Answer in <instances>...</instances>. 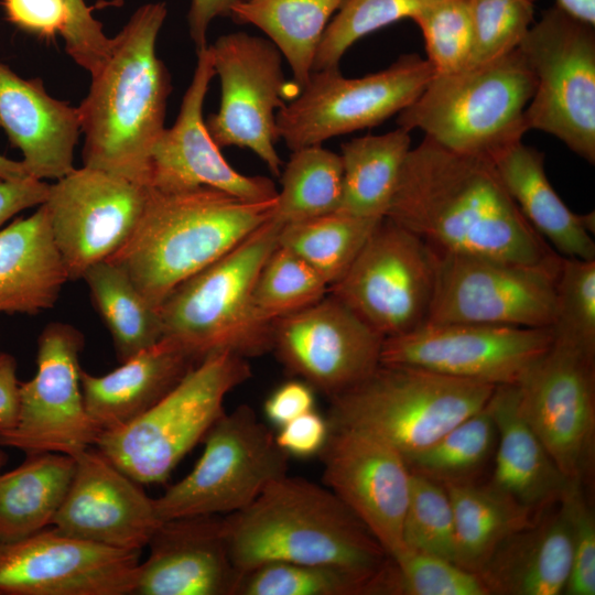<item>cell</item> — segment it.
Returning a JSON list of instances; mask_svg holds the SVG:
<instances>
[{
    "mask_svg": "<svg viewBox=\"0 0 595 595\" xmlns=\"http://www.w3.org/2000/svg\"><path fill=\"white\" fill-rule=\"evenodd\" d=\"M385 217L437 252L523 264L562 258L524 219L489 158L426 137L409 151Z\"/></svg>",
    "mask_w": 595,
    "mask_h": 595,
    "instance_id": "6da1fadb",
    "label": "cell"
},
{
    "mask_svg": "<svg viewBox=\"0 0 595 595\" xmlns=\"http://www.w3.org/2000/svg\"><path fill=\"white\" fill-rule=\"evenodd\" d=\"M166 14L164 2L143 4L111 39L109 55L77 107L83 166L149 186L151 152L165 129L172 91L171 75L156 55Z\"/></svg>",
    "mask_w": 595,
    "mask_h": 595,
    "instance_id": "7a4b0ae2",
    "label": "cell"
},
{
    "mask_svg": "<svg viewBox=\"0 0 595 595\" xmlns=\"http://www.w3.org/2000/svg\"><path fill=\"white\" fill-rule=\"evenodd\" d=\"M230 559L242 574L271 562L328 564L374 574L388 554L327 487L288 474L224 516Z\"/></svg>",
    "mask_w": 595,
    "mask_h": 595,
    "instance_id": "3957f363",
    "label": "cell"
},
{
    "mask_svg": "<svg viewBox=\"0 0 595 595\" xmlns=\"http://www.w3.org/2000/svg\"><path fill=\"white\" fill-rule=\"evenodd\" d=\"M274 199L248 202L208 186L174 192L149 186L133 234L107 260L160 310L180 284L268 221Z\"/></svg>",
    "mask_w": 595,
    "mask_h": 595,
    "instance_id": "277c9868",
    "label": "cell"
},
{
    "mask_svg": "<svg viewBox=\"0 0 595 595\" xmlns=\"http://www.w3.org/2000/svg\"><path fill=\"white\" fill-rule=\"evenodd\" d=\"M269 219L229 252L180 284L160 307L163 337L202 360L215 351L246 359L272 351L273 322L258 312V274L279 245Z\"/></svg>",
    "mask_w": 595,
    "mask_h": 595,
    "instance_id": "5b68a950",
    "label": "cell"
},
{
    "mask_svg": "<svg viewBox=\"0 0 595 595\" xmlns=\"http://www.w3.org/2000/svg\"><path fill=\"white\" fill-rule=\"evenodd\" d=\"M536 78L519 48L490 62L434 75L397 125L457 153L490 158L528 131Z\"/></svg>",
    "mask_w": 595,
    "mask_h": 595,
    "instance_id": "8992f818",
    "label": "cell"
},
{
    "mask_svg": "<svg viewBox=\"0 0 595 595\" xmlns=\"http://www.w3.org/2000/svg\"><path fill=\"white\" fill-rule=\"evenodd\" d=\"M495 388L424 368L380 364L363 381L331 397L326 418L331 425L379 436L405 458L480 410Z\"/></svg>",
    "mask_w": 595,
    "mask_h": 595,
    "instance_id": "52a82bcc",
    "label": "cell"
},
{
    "mask_svg": "<svg viewBox=\"0 0 595 595\" xmlns=\"http://www.w3.org/2000/svg\"><path fill=\"white\" fill-rule=\"evenodd\" d=\"M250 377L246 358L208 354L142 415L101 432L95 447L139 484L164 483L224 414L226 396Z\"/></svg>",
    "mask_w": 595,
    "mask_h": 595,
    "instance_id": "ba28073f",
    "label": "cell"
},
{
    "mask_svg": "<svg viewBox=\"0 0 595 595\" xmlns=\"http://www.w3.org/2000/svg\"><path fill=\"white\" fill-rule=\"evenodd\" d=\"M518 48L536 78L524 111L528 130L561 140L595 163V30L556 6L532 24Z\"/></svg>",
    "mask_w": 595,
    "mask_h": 595,
    "instance_id": "9c48e42d",
    "label": "cell"
},
{
    "mask_svg": "<svg viewBox=\"0 0 595 595\" xmlns=\"http://www.w3.org/2000/svg\"><path fill=\"white\" fill-rule=\"evenodd\" d=\"M203 441L191 473L154 499L162 521L239 511L288 474L290 457L248 404L224 412Z\"/></svg>",
    "mask_w": 595,
    "mask_h": 595,
    "instance_id": "30bf717a",
    "label": "cell"
},
{
    "mask_svg": "<svg viewBox=\"0 0 595 595\" xmlns=\"http://www.w3.org/2000/svg\"><path fill=\"white\" fill-rule=\"evenodd\" d=\"M434 75L418 54L356 78L338 67L313 71L296 98L278 110L279 138L294 151L378 126L410 106Z\"/></svg>",
    "mask_w": 595,
    "mask_h": 595,
    "instance_id": "8fae6325",
    "label": "cell"
},
{
    "mask_svg": "<svg viewBox=\"0 0 595 595\" xmlns=\"http://www.w3.org/2000/svg\"><path fill=\"white\" fill-rule=\"evenodd\" d=\"M434 278V251L383 217L328 293L388 338L426 323Z\"/></svg>",
    "mask_w": 595,
    "mask_h": 595,
    "instance_id": "7c38bea8",
    "label": "cell"
},
{
    "mask_svg": "<svg viewBox=\"0 0 595 595\" xmlns=\"http://www.w3.org/2000/svg\"><path fill=\"white\" fill-rule=\"evenodd\" d=\"M434 253V290L426 323L551 326L562 258L553 264H523Z\"/></svg>",
    "mask_w": 595,
    "mask_h": 595,
    "instance_id": "4fadbf2b",
    "label": "cell"
},
{
    "mask_svg": "<svg viewBox=\"0 0 595 595\" xmlns=\"http://www.w3.org/2000/svg\"><path fill=\"white\" fill-rule=\"evenodd\" d=\"M83 333L64 322H51L37 338L36 372L20 382L13 426L0 432V446L26 454L77 455L95 446L101 431L88 414L80 385Z\"/></svg>",
    "mask_w": 595,
    "mask_h": 595,
    "instance_id": "5bb4252c",
    "label": "cell"
},
{
    "mask_svg": "<svg viewBox=\"0 0 595 595\" xmlns=\"http://www.w3.org/2000/svg\"><path fill=\"white\" fill-rule=\"evenodd\" d=\"M515 387L522 418L565 477L585 486L595 461V357L552 343Z\"/></svg>",
    "mask_w": 595,
    "mask_h": 595,
    "instance_id": "9a60e30c",
    "label": "cell"
},
{
    "mask_svg": "<svg viewBox=\"0 0 595 595\" xmlns=\"http://www.w3.org/2000/svg\"><path fill=\"white\" fill-rule=\"evenodd\" d=\"M221 97L218 111L205 121L219 147L252 151L279 176L283 162L277 152L280 139L278 109L284 106L285 78L282 54L269 40L234 32L209 45Z\"/></svg>",
    "mask_w": 595,
    "mask_h": 595,
    "instance_id": "2e32d148",
    "label": "cell"
},
{
    "mask_svg": "<svg viewBox=\"0 0 595 595\" xmlns=\"http://www.w3.org/2000/svg\"><path fill=\"white\" fill-rule=\"evenodd\" d=\"M551 344L549 328L425 323L385 338L380 364L413 366L497 387L516 385Z\"/></svg>",
    "mask_w": 595,
    "mask_h": 595,
    "instance_id": "e0dca14e",
    "label": "cell"
},
{
    "mask_svg": "<svg viewBox=\"0 0 595 595\" xmlns=\"http://www.w3.org/2000/svg\"><path fill=\"white\" fill-rule=\"evenodd\" d=\"M149 186L82 166L50 184L43 203L69 281L109 259L133 234Z\"/></svg>",
    "mask_w": 595,
    "mask_h": 595,
    "instance_id": "ac0fdd59",
    "label": "cell"
},
{
    "mask_svg": "<svg viewBox=\"0 0 595 595\" xmlns=\"http://www.w3.org/2000/svg\"><path fill=\"white\" fill-rule=\"evenodd\" d=\"M139 560L46 528L0 542V595H133Z\"/></svg>",
    "mask_w": 595,
    "mask_h": 595,
    "instance_id": "d6986e66",
    "label": "cell"
},
{
    "mask_svg": "<svg viewBox=\"0 0 595 595\" xmlns=\"http://www.w3.org/2000/svg\"><path fill=\"white\" fill-rule=\"evenodd\" d=\"M383 337L327 293L273 322L272 351L285 369L328 398L380 365Z\"/></svg>",
    "mask_w": 595,
    "mask_h": 595,
    "instance_id": "ffe728a7",
    "label": "cell"
},
{
    "mask_svg": "<svg viewBox=\"0 0 595 595\" xmlns=\"http://www.w3.org/2000/svg\"><path fill=\"white\" fill-rule=\"evenodd\" d=\"M318 457L325 486L366 526L386 553L391 556L403 549L402 524L411 479L403 455L369 432L331 425Z\"/></svg>",
    "mask_w": 595,
    "mask_h": 595,
    "instance_id": "44dd1931",
    "label": "cell"
},
{
    "mask_svg": "<svg viewBox=\"0 0 595 595\" xmlns=\"http://www.w3.org/2000/svg\"><path fill=\"white\" fill-rule=\"evenodd\" d=\"M197 52V63L174 125L165 128L151 152L149 186L174 192L208 186L248 202L277 197L269 177L246 175L223 156L203 118V106L215 75L209 45Z\"/></svg>",
    "mask_w": 595,
    "mask_h": 595,
    "instance_id": "7402d4cb",
    "label": "cell"
},
{
    "mask_svg": "<svg viewBox=\"0 0 595 595\" xmlns=\"http://www.w3.org/2000/svg\"><path fill=\"white\" fill-rule=\"evenodd\" d=\"M74 457L73 479L51 527L97 544L141 551L162 522L154 499L95 446Z\"/></svg>",
    "mask_w": 595,
    "mask_h": 595,
    "instance_id": "603a6c76",
    "label": "cell"
},
{
    "mask_svg": "<svg viewBox=\"0 0 595 595\" xmlns=\"http://www.w3.org/2000/svg\"><path fill=\"white\" fill-rule=\"evenodd\" d=\"M148 547L133 595H236L241 573L228 552L224 516L163 520Z\"/></svg>",
    "mask_w": 595,
    "mask_h": 595,
    "instance_id": "cb8c5ba5",
    "label": "cell"
},
{
    "mask_svg": "<svg viewBox=\"0 0 595 595\" xmlns=\"http://www.w3.org/2000/svg\"><path fill=\"white\" fill-rule=\"evenodd\" d=\"M0 128L22 154L28 174L58 180L72 172L80 123L77 108L50 96L40 78L0 63Z\"/></svg>",
    "mask_w": 595,
    "mask_h": 595,
    "instance_id": "d4e9b609",
    "label": "cell"
},
{
    "mask_svg": "<svg viewBox=\"0 0 595 595\" xmlns=\"http://www.w3.org/2000/svg\"><path fill=\"white\" fill-rule=\"evenodd\" d=\"M199 361L178 343L162 337L106 375L82 369L86 410L101 432L121 428L156 404Z\"/></svg>",
    "mask_w": 595,
    "mask_h": 595,
    "instance_id": "484cf974",
    "label": "cell"
},
{
    "mask_svg": "<svg viewBox=\"0 0 595 595\" xmlns=\"http://www.w3.org/2000/svg\"><path fill=\"white\" fill-rule=\"evenodd\" d=\"M549 508L501 541L478 570L489 595L563 594L572 561L570 526L559 501Z\"/></svg>",
    "mask_w": 595,
    "mask_h": 595,
    "instance_id": "4316f807",
    "label": "cell"
},
{
    "mask_svg": "<svg viewBox=\"0 0 595 595\" xmlns=\"http://www.w3.org/2000/svg\"><path fill=\"white\" fill-rule=\"evenodd\" d=\"M528 224L562 257L595 259L594 212L577 215L548 180L544 154L522 140L489 158Z\"/></svg>",
    "mask_w": 595,
    "mask_h": 595,
    "instance_id": "83f0119b",
    "label": "cell"
},
{
    "mask_svg": "<svg viewBox=\"0 0 595 595\" xmlns=\"http://www.w3.org/2000/svg\"><path fill=\"white\" fill-rule=\"evenodd\" d=\"M488 404L498 441L490 484L534 513L556 504L571 480L520 414L515 385L497 386Z\"/></svg>",
    "mask_w": 595,
    "mask_h": 595,
    "instance_id": "f1b7e54d",
    "label": "cell"
},
{
    "mask_svg": "<svg viewBox=\"0 0 595 595\" xmlns=\"http://www.w3.org/2000/svg\"><path fill=\"white\" fill-rule=\"evenodd\" d=\"M69 281L44 204L0 228V313L52 309Z\"/></svg>",
    "mask_w": 595,
    "mask_h": 595,
    "instance_id": "f546056e",
    "label": "cell"
},
{
    "mask_svg": "<svg viewBox=\"0 0 595 595\" xmlns=\"http://www.w3.org/2000/svg\"><path fill=\"white\" fill-rule=\"evenodd\" d=\"M75 457L56 452L26 454L17 468L0 473V542L52 526L68 491Z\"/></svg>",
    "mask_w": 595,
    "mask_h": 595,
    "instance_id": "4dcf8cb0",
    "label": "cell"
},
{
    "mask_svg": "<svg viewBox=\"0 0 595 595\" xmlns=\"http://www.w3.org/2000/svg\"><path fill=\"white\" fill-rule=\"evenodd\" d=\"M343 194L339 212L383 218L411 150L410 131L398 127L342 144Z\"/></svg>",
    "mask_w": 595,
    "mask_h": 595,
    "instance_id": "1f68e13d",
    "label": "cell"
},
{
    "mask_svg": "<svg viewBox=\"0 0 595 595\" xmlns=\"http://www.w3.org/2000/svg\"><path fill=\"white\" fill-rule=\"evenodd\" d=\"M444 486L454 515L456 564L475 573L501 541L529 526L538 515L490 483Z\"/></svg>",
    "mask_w": 595,
    "mask_h": 595,
    "instance_id": "d6a6232c",
    "label": "cell"
},
{
    "mask_svg": "<svg viewBox=\"0 0 595 595\" xmlns=\"http://www.w3.org/2000/svg\"><path fill=\"white\" fill-rule=\"evenodd\" d=\"M344 0H239L230 18L260 29L291 67L301 89L313 72L314 57L332 15Z\"/></svg>",
    "mask_w": 595,
    "mask_h": 595,
    "instance_id": "836d02e7",
    "label": "cell"
},
{
    "mask_svg": "<svg viewBox=\"0 0 595 595\" xmlns=\"http://www.w3.org/2000/svg\"><path fill=\"white\" fill-rule=\"evenodd\" d=\"M82 280L112 337L120 363L163 337L160 310L145 300L120 266L100 261L88 268Z\"/></svg>",
    "mask_w": 595,
    "mask_h": 595,
    "instance_id": "e575fe53",
    "label": "cell"
},
{
    "mask_svg": "<svg viewBox=\"0 0 595 595\" xmlns=\"http://www.w3.org/2000/svg\"><path fill=\"white\" fill-rule=\"evenodd\" d=\"M342 194L339 154L322 144L294 150L281 172L270 219L284 226L337 212Z\"/></svg>",
    "mask_w": 595,
    "mask_h": 595,
    "instance_id": "d590c367",
    "label": "cell"
},
{
    "mask_svg": "<svg viewBox=\"0 0 595 595\" xmlns=\"http://www.w3.org/2000/svg\"><path fill=\"white\" fill-rule=\"evenodd\" d=\"M381 219L337 210L281 226L279 246L304 259L331 286L348 270Z\"/></svg>",
    "mask_w": 595,
    "mask_h": 595,
    "instance_id": "8d00e7d4",
    "label": "cell"
},
{
    "mask_svg": "<svg viewBox=\"0 0 595 595\" xmlns=\"http://www.w3.org/2000/svg\"><path fill=\"white\" fill-rule=\"evenodd\" d=\"M495 441L497 430L487 402L432 444L404 459L410 470L443 485L473 482L493 454Z\"/></svg>",
    "mask_w": 595,
    "mask_h": 595,
    "instance_id": "74e56055",
    "label": "cell"
},
{
    "mask_svg": "<svg viewBox=\"0 0 595 595\" xmlns=\"http://www.w3.org/2000/svg\"><path fill=\"white\" fill-rule=\"evenodd\" d=\"M369 595H489L479 575L450 560L404 547L375 574Z\"/></svg>",
    "mask_w": 595,
    "mask_h": 595,
    "instance_id": "f35d334b",
    "label": "cell"
},
{
    "mask_svg": "<svg viewBox=\"0 0 595 595\" xmlns=\"http://www.w3.org/2000/svg\"><path fill=\"white\" fill-rule=\"evenodd\" d=\"M376 573L328 564L271 562L242 573L236 595H369Z\"/></svg>",
    "mask_w": 595,
    "mask_h": 595,
    "instance_id": "ab89813d",
    "label": "cell"
},
{
    "mask_svg": "<svg viewBox=\"0 0 595 595\" xmlns=\"http://www.w3.org/2000/svg\"><path fill=\"white\" fill-rule=\"evenodd\" d=\"M328 289L312 266L278 245L258 274L253 299L260 315L274 322L316 303Z\"/></svg>",
    "mask_w": 595,
    "mask_h": 595,
    "instance_id": "60d3db41",
    "label": "cell"
},
{
    "mask_svg": "<svg viewBox=\"0 0 595 595\" xmlns=\"http://www.w3.org/2000/svg\"><path fill=\"white\" fill-rule=\"evenodd\" d=\"M552 343L595 357V259L562 257Z\"/></svg>",
    "mask_w": 595,
    "mask_h": 595,
    "instance_id": "b9f144b4",
    "label": "cell"
},
{
    "mask_svg": "<svg viewBox=\"0 0 595 595\" xmlns=\"http://www.w3.org/2000/svg\"><path fill=\"white\" fill-rule=\"evenodd\" d=\"M444 0H344L327 24L313 71L338 67L346 51L365 35L399 20L412 19Z\"/></svg>",
    "mask_w": 595,
    "mask_h": 595,
    "instance_id": "7bdbcfd3",
    "label": "cell"
},
{
    "mask_svg": "<svg viewBox=\"0 0 595 595\" xmlns=\"http://www.w3.org/2000/svg\"><path fill=\"white\" fill-rule=\"evenodd\" d=\"M404 547L456 563L452 502L445 486L411 470L402 524Z\"/></svg>",
    "mask_w": 595,
    "mask_h": 595,
    "instance_id": "ee69618b",
    "label": "cell"
},
{
    "mask_svg": "<svg viewBox=\"0 0 595 595\" xmlns=\"http://www.w3.org/2000/svg\"><path fill=\"white\" fill-rule=\"evenodd\" d=\"M411 20L422 32L426 61L435 75L455 73L468 66L473 47L468 0L441 1Z\"/></svg>",
    "mask_w": 595,
    "mask_h": 595,
    "instance_id": "f6af8a7d",
    "label": "cell"
},
{
    "mask_svg": "<svg viewBox=\"0 0 595 595\" xmlns=\"http://www.w3.org/2000/svg\"><path fill=\"white\" fill-rule=\"evenodd\" d=\"M537 0H468L473 47L467 67L518 48L533 22Z\"/></svg>",
    "mask_w": 595,
    "mask_h": 595,
    "instance_id": "bcb514c9",
    "label": "cell"
},
{
    "mask_svg": "<svg viewBox=\"0 0 595 595\" xmlns=\"http://www.w3.org/2000/svg\"><path fill=\"white\" fill-rule=\"evenodd\" d=\"M570 526L572 561L563 594H595V518L584 485L571 480L559 499Z\"/></svg>",
    "mask_w": 595,
    "mask_h": 595,
    "instance_id": "7dc6e473",
    "label": "cell"
},
{
    "mask_svg": "<svg viewBox=\"0 0 595 595\" xmlns=\"http://www.w3.org/2000/svg\"><path fill=\"white\" fill-rule=\"evenodd\" d=\"M69 22L63 33L66 53L90 75L107 60L111 39L106 36L102 24L91 14L84 0H66Z\"/></svg>",
    "mask_w": 595,
    "mask_h": 595,
    "instance_id": "c3c4849f",
    "label": "cell"
},
{
    "mask_svg": "<svg viewBox=\"0 0 595 595\" xmlns=\"http://www.w3.org/2000/svg\"><path fill=\"white\" fill-rule=\"evenodd\" d=\"M8 20L19 29L47 41L63 35L69 11L66 0H2Z\"/></svg>",
    "mask_w": 595,
    "mask_h": 595,
    "instance_id": "681fc988",
    "label": "cell"
},
{
    "mask_svg": "<svg viewBox=\"0 0 595 595\" xmlns=\"http://www.w3.org/2000/svg\"><path fill=\"white\" fill-rule=\"evenodd\" d=\"M329 431L327 418L311 410L280 426L274 439L289 457L307 458L320 454Z\"/></svg>",
    "mask_w": 595,
    "mask_h": 595,
    "instance_id": "f907efd6",
    "label": "cell"
},
{
    "mask_svg": "<svg viewBox=\"0 0 595 595\" xmlns=\"http://www.w3.org/2000/svg\"><path fill=\"white\" fill-rule=\"evenodd\" d=\"M314 389L303 380H290L279 386L264 401L268 421L278 428L314 410Z\"/></svg>",
    "mask_w": 595,
    "mask_h": 595,
    "instance_id": "816d5d0a",
    "label": "cell"
},
{
    "mask_svg": "<svg viewBox=\"0 0 595 595\" xmlns=\"http://www.w3.org/2000/svg\"><path fill=\"white\" fill-rule=\"evenodd\" d=\"M50 184L42 180H0V228L18 213L42 205L48 194Z\"/></svg>",
    "mask_w": 595,
    "mask_h": 595,
    "instance_id": "f5cc1de1",
    "label": "cell"
},
{
    "mask_svg": "<svg viewBox=\"0 0 595 595\" xmlns=\"http://www.w3.org/2000/svg\"><path fill=\"white\" fill-rule=\"evenodd\" d=\"M239 0H192L187 21L192 41L196 51L207 46V30L217 17H230L234 6Z\"/></svg>",
    "mask_w": 595,
    "mask_h": 595,
    "instance_id": "db71d44e",
    "label": "cell"
},
{
    "mask_svg": "<svg viewBox=\"0 0 595 595\" xmlns=\"http://www.w3.org/2000/svg\"><path fill=\"white\" fill-rule=\"evenodd\" d=\"M19 388L14 357L0 351V432L11 429L17 421Z\"/></svg>",
    "mask_w": 595,
    "mask_h": 595,
    "instance_id": "11a10c76",
    "label": "cell"
},
{
    "mask_svg": "<svg viewBox=\"0 0 595 595\" xmlns=\"http://www.w3.org/2000/svg\"><path fill=\"white\" fill-rule=\"evenodd\" d=\"M555 6L572 18L595 26V0H556Z\"/></svg>",
    "mask_w": 595,
    "mask_h": 595,
    "instance_id": "9f6ffc18",
    "label": "cell"
},
{
    "mask_svg": "<svg viewBox=\"0 0 595 595\" xmlns=\"http://www.w3.org/2000/svg\"><path fill=\"white\" fill-rule=\"evenodd\" d=\"M31 177L21 161L10 160L0 154V180H23Z\"/></svg>",
    "mask_w": 595,
    "mask_h": 595,
    "instance_id": "6f0895ef",
    "label": "cell"
},
{
    "mask_svg": "<svg viewBox=\"0 0 595 595\" xmlns=\"http://www.w3.org/2000/svg\"><path fill=\"white\" fill-rule=\"evenodd\" d=\"M7 459H8V455L6 454L4 451L0 450V473H1V468L7 463Z\"/></svg>",
    "mask_w": 595,
    "mask_h": 595,
    "instance_id": "680465c9",
    "label": "cell"
}]
</instances>
